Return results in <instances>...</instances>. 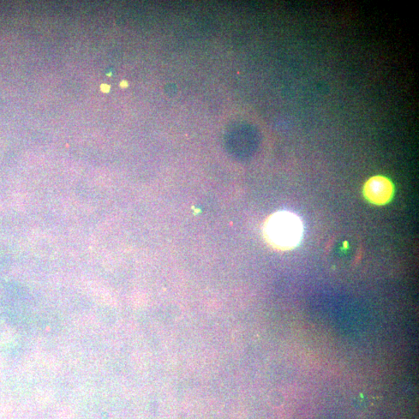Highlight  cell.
<instances>
[{
    "label": "cell",
    "instance_id": "cell-1",
    "mask_svg": "<svg viewBox=\"0 0 419 419\" xmlns=\"http://www.w3.org/2000/svg\"><path fill=\"white\" fill-rule=\"evenodd\" d=\"M262 236L275 250L291 251L298 247L304 236V225L297 214L282 211L274 213L265 221Z\"/></svg>",
    "mask_w": 419,
    "mask_h": 419
},
{
    "label": "cell",
    "instance_id": "cell-2",
    "mask_svg": "<svg viewBox=\"0 0 419 419\" xmlns=\"http://www.w3.org/2000/svg\"><path fill=\"white\" fill-rule=\"evenodd\" d=\"M394 194V187L388 178L376 176L368 179L363 188V195L374 205H385L390 202Z\"/></svg>",
    "mask_w": 419,
    "mask_h": 419
},
{
    "label": "cell",
    "instance_id": "cell-3",
    "mask_svg": "<svg viewBox=\"0 0 419 419\" xmlns=\"http://www.w3.org/2000/svg\"><path fill=\"white\" fill-rule=\"evenodd\" d=\"M100 89L102 92L109 93L111 87L109 85H107V84H102V85L100 86Z\"/></svg>",
    "mask_w": 419,
    "mask_h": 419
},
{
    "label": "cell",
    "instance_id": "cell-4",
    "mask_svg": "<svg viewBox=\"0 0 419 419\" xmlns=\"http://www.w3.org/2000/svg\"><path fill=\"white\" fill-rule=\"evenodd\" d=\"M120 86H121V87L123 89L127 88L128 87V82L127 81L123 80L122 82H121V84H120Z\"/></svg>",
    "mask_w": 419,
    "mask_h": 419
}]
</instances>
